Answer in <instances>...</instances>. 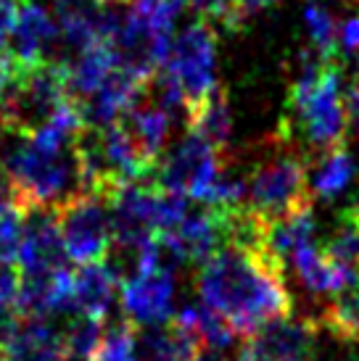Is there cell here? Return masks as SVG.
<instances>
[{
	"label": "cell",
	"mask_w": 359,
	"mask_h": 361,
	"mask_svg": "<svg viewBox=\"0 0 359 361\" xmlns=\"http://www.w3.org/2000/svg\"><path fill=\"white\" fill-rule=\"evenodd\" d=\"M199 295L201 303L228 319L243 341L293 311L286 264L269 256L264 245L228 243L201 267Z\"/></svg>",
	"instance_id": "1"
},
{
	"label": "cell",
	"mask_w": 359,
	"mask_h": 361,
	"mask_svg": "<svg viewBox=\"0 0 359 361\" xmlns=\"http://www.w3.org/2000/svg\"><path fill=\"white\" fill-rule=\"evenodd\" d=\"M0 174H3V182L8 185L13 201L24 211H59L61 206H66L77 195L90 190L82 174L77 145L48 148L16 132L3 148Z\"/></svg>",
	"instance_id": "2"
},
{
	"label": "cell",
	"mask_w": 359,
	"mask_h": 361,
	"mask_svg": "<svg viewBox=\"0 0 359 361\" xmlns=\"http://www.w3.org/2000/svg\"><path fill=\"white\" fill-rule=\"evenodd\" d=\"M246 185L249 190L243 209L261 224H275L314 206L310 192V159L280 135H272L264 142L261 156L246 174Z\"/></svg>",
	"instance_id": "3"
},
{
	"label": "cell",
	"mask_w": 359,
	"mask_h": 361,
	"mask_svg": "<svg viewBox=\"0 0 359 361\" xmlns=\"http://www.w3.org/2000/svg\"><path fill=\"white\" fill-rule=\"evenodd\" d=\"M3 130L16 135H32L69 103L64 66L59 63H40L32 69H21L13 80L3 87Z\"/></svg>",
	"instance_id": "4"
},
{
	"label": "cell",
	"mask_w": 359,
	"mask_h": 361,
	"mask_svg": "<svg viewBox=\"0 0 359 361\" xmlns=\"http://www.w3.org/2000/svg\"><path fill=\"white\" fill-rule=\"evenodd\" d=\"M230 156L220 153L214 145L199 137L196 132H188L180 137L177 145H172L153 166V185L164 192L180 195V198H196L201 201L206 190L217 182Z\"/></svg>",
	"instance_id": "5"
},
{
	"label": "cell",
	"mask_w": 359,
	"mask_h": 361,
	"mask_svg": "<svg viewBox=\"0 0 359 361\" xmlns=\"http://www.w3.org/2000/svg\"><path fill=\"white\" fill-rule=\"evenodd\" d=\"M164 69L180 82L190 109L217 90V35L209 21L196 19L172 37L170 59Z\"/></svg>",
	"instance_id": "6"
},
{
	"label": "cell",
	"mask_w": 359,
	"mask_h": 361,
	"mask_svg": "<svg viewBox=\"0 0 359 361\" xmlns=\"http://www.w3.org/2000/svg\"><path fill=\"white\" fill-rule=\"evenodd\" d=\"M59 230L69 261L80 267L103 261L114 245L106 192L88 190L59 209Z\"/></svg>",
	"instance_id": "7"
},
{
	"label": "cell",
	"mask_w": 359,
	"mask_h": 361,
	"mask_svg": "<svg viewBox=\"0 0 359 361\" xmlns=\"http://www.w3.org/2000/svg\"><path fill=\"white\" fill-rule=\"evenodd\" d=\"M16 264L21 277H56L61 271H69V256L59 230V211H24V238Z\"/></svg>",
	"instance_id": "8"
},
{
	"label": "cell",
	"mask_w": 359,
	"mask_h": 361,
	"mask_svg": "<svg viewBox=\"0 0 359 361\" xmlns=\"http://www.w3.org/2000/svg\"><path fill=\"white\" fill-rule=\"evenodd\" d=\"M61 45V32L56 24V16H50V11L35 0H21L19 16L13 24L8 40V59L19 69H32L40 63H59L56 51Z\"/></svg>",
	"instance_id": "9"
},
{
	"label": "cell",
	"mask_w": 359,
	"mask_h": 361,
	"mask_svg": "<svg viewBox=\"0 0 359 361\" xmlns=\"http://www.w3.org/2000/svg\"><path fill=\"white\" fill-rule=\"evenodd\" d=\"M122 317L135 330L164 327L175 319V274L148 271L122 282Z\"/></svg>",
	"instance_id": "10"
},
{
	"label": "cell",
	"mask_w": 359,
	"mask_h": 361,
	"mask_svg": "<svg viewBox=\"0 0 359 361\" xmlns=\"http://www.w3.org/2000/svg\"><path fill=\"white\" fill-rule=\"evenodd\" d=\"M170 245L180 264H206L211 256L228 245V214L214 209H199L188 214L175 232L161 235Z\"/></svg>",
	"instance_id": "11"
},
{
	"label": "cell",
	"mask_w": 359,
	"mask_h": 361,
	"mask_svg": "<svg viewBox=\"0 0 359 361\" xmlns=\"http://www.w3.org/2000/svg\"><path fill=\"white\" fill-rule=\"evenodd\" d=\"M317 327L304 317H286L264 324L243 341V351L254 361H304L317 343Z\"/></svg>",
	"instance_id": "12"
},
{
	"label": "cell",
	"mask_w": 359,
	"mask_h": 361,
	"mask_svg": "<svg viewBox=\"0 0 359 361\" xmlns=\"http://www.w3.org/2000/svg\"><path fill=\"white\" fill-rule=\"evenodd\" d=\"M146 85L148 82L138 80L135 74L117 66L98 90L82 103H77L85 130H106V127L119 124L146 98Z\"/></svg>",
	"instance_id": "13"
},
{
	"label": "cell",
	"mask_w": 359,
	"mask_h": 361,
	"mask_svg": "<svg viewBox=\"0 0 359 361\" xmlns=\"http://www.w3.org/2000/svg\"><path fill=\"white\" fill-rule=\"evenodd\" d=\"M74 277V303L82 317L106 319L114 309V301L122 290V277L111 264L95 261L77 269Z\"/></svg>",
	"instance_id": "14"
},
{
	"label": "cell",
	"mask_w": 359,
	"mask_h": 361,
	"mask_svg": "<svg viewBox=\"0 0 359 361\" xmlns=\"http://www.w3.org/2000/svg\"><path fill=\"white\" fill-rule=\"evenodd\" d=\"M8 361H64V330L53 319H24L6 345Z\"/></svg>",
	"instance_id": "15"
},
{
	"label": "cell",
	"mask_w": 359,
	"mask_h": 361,
	"mask_svg": "<svg viewBox=\"0 0 359 361\" xmlns=\"http://www.w3.org/2000/svg\"><path fill=\"white\" fill-rule=\"evenodd\" d=\"M114 69H117V59L109 45H103V42L74 53L64 63V82H66L69 101L82 103L85 98H90Z\"/></svg>",
	"instance_id": "16"
},
{
	"label": "cell",
	"mask_w": 359,
	"mask_h": 361,
	"mask_svg": "<svg viewBox=\"0 0 359 361\" xmlns=\"http://www.w3.org/2000/svg\"><path fill=\"white\" fill-rule=\"evenodd\" d=\"M354 180H357V161L346 145L330 153H322L317 159H310L312 198L336 201L354 185Z\"/></svg>",
	"instance_id": "17"
},
{
	"label": "cell",
	"mask_w": 359,
	"mask_h": 361,
	"mask_svg": "<svg viewBox=\"0 0 359 361\" xmlns=\"http://www.w3.org/2000/svg\"><path fill=\"white\" fill-rule=\"evenodd\" d=\"M201 345L196 338L185 332L180 324H164L138 330L135 335V353L138 361H196Z\"/></svg>",
	"instance_id": "18"
},
{
	"label": "cell",
	"mask_w": 359,
	"mask_h": 361,
	"mask_svg": "<svg viewBox=\"0 0 359 361\" xmlns=\"http://www.w3.org/2000/svg\"><path fill=\"white\" fill-rule=\"evenodd\" d=\"M175 324H180L185 332H190L201 348L211 351H228L238 341V332L230 327L228 319H222L217 311H211L206 303H185L175 314Z\"/></svg>",
	"instance_id": "19"
},
{
	"label": "cell",
	"mask_w": 359,
	"mask_h": 361,
	"mask_svg": "<svg viewBox=\"0 0 359 361\" xmlns=\"http://www.w3.org/2000/svg\"><path fill=\"white\" fill-rule=\"evenodd\" d=\"M188 130L196 132L199 137H204L209 145H214L217 151L228 156L230 135H233V114H230L228 95L222 87H217L209 98H204L196 109H190Z\"/></svg>",
	"instance_id": "20"
},
{
	"label": "cell",
	"mask_w": 359,
	"mask_h": 361,
	"mask_svg": "<svg viewBox=\"0 0 359 361\" xmlns=\"http://www.w3.org/2000/svg\"><path fill=\"white\" fill-rule=\"evenodd\" d=\"M124 127L130 130V135L135 137V142L140 145V151L146 153L153 164L161 159V151L170 140L172 132V116L164 114L161 109H156L153 103H143L124 116Z\"/></svg>",
	"instance_id": "21"
},
{
	"label": "cell",
	"mask_w": 359,
	"mask_h": 361,
	"mask_svg": "<svg viewBox=\"0 0 359 361\" xmlns=\"http://www.w3.org/2000/svg\"><path fill=\"white\" fill-rule=\"evenodd\" d=\"M106 324L93 317H74L64 330V361H95Z\"/></svg>",
	"instance_id": "22"
},
{
	"label": "cell",
	"mask_w": 359,
	"mask_h": 361,
	"mask_svg": "<svg viewBox=\"0 0 359 361\" xmlns=\"http://www.w3.org/2000/svg\"><path fill=\"white\" fill-rule=\"evenodd\" d=\"M304 24L310 32L312 51L325 61H341L339 56V24L319 0H310L304 6Z\"/></svg>",
	"instance_id": "23"
},
{
	"label": "cell",
	"mask_w": 359,
	"mask_h": 361,
	"mask_svg": "<svg viewBox=\"0 0 359 361\" xmlns=\"http://www.w3.org/2000/svg\"><path fill=\"white\" fill-rule=\"evenodd\" d=\"M24 238V209L13 201L8 185L0 188V264L11 267L19 259Z\"/></svg>",
	"instance_id": "24"
},
{
	"label": "cell",
	"mask_w": 359,
	"mask_h": 361,
	"mask_svg": "<svg viewBox=\"0 0 359 361\" xmlns=\"http://www.w3.org/2000/svg\"><path fill=\"white\" fill-rule=\"evenodd\" d=\"M21 290V274L13 267L0 264V309H16Z\"/></svg>",
	"instance_id": "25"
},
{
	"label": "cell",
	"mask_w": 359,
	"mask_h": 361,
	"mask_svg": "<svg viewBox=\"0 0 359 361\" xmlns=\"http://www.w3.org/2000/svg\"><path fill=\"white\" fill-rule=\"evenodd\" d=\"M339 56H359V13L339 24Z\"/></svg>",
	"instance_id": "26"
},
{
	"label": "cell",
	"mask_w": 359,
	"mask_h": 361,
	"mask_svg": "<svg viewBox=\"0 0 359 361\" xmlns=\"http://www.w3.org/2000/svg\"><path fill=\"white\" fill-rule=\"evenodd\" d=\"M19 322H21V317L16 314V309H0V353L6 351V345H8L11 338H13Z\"/></svg>",
	"instance_id": "27"
},
{
	"label": "cell",
	"mask_w": 359,
	"mask_h": 361,
	"mask_svg": "<svg viewBox=\"0 0 359 361\" xmlns=\"http://www.w3.org/2000/svg\"><path fill=\"white\" fill-rule=\"evenodd\" d=\"M346 109L351 119H359V56L354 59V71H351L349 87H346Z\"/></svg>",
	"instance_id": "28"
},
{
	"label": "cell",
	"mask_w": 359,
	"mask_h": 361,
	"mask_svg": "<svg viewBox=\"0 0 359 361\" xmlns=\"http://www.w3.org/2000/svg\"><path fill=\"white\" fill-rule=\"evenodd\" d=\"M269 3H275V0H240V11H243V16L249 19L254 11H261L264 6H269Z\"/></svg>",
	"instance_id": "29"
},
{
	"label": "cell",
	"mask_w": 359,
	"mask_h": 361,
	"mask_svg": "<svg viewBox=\"0 0 359 361\" xmlns=\"http://www.w3.org/2000/svg\"><path fill=\"white\" fill-rule=\"evenodd\" d=\"M196 361H233L230 356H225V351H211V348H201ZM238 361V359H235Z\"/></svg>",
	"instance_id": "30"
},
{
	"label": "cell",
	"mask_w": 359,
	"mask_h": 361,
	"mask_svg": "<svg viewBox=\"0 0 359 361\" xmlns=\"http://www.w3.org/2000/svg\"><path fill=\"white\" fill-rule=\"evenodd\" d=\"M0 130H3V98H0Z\"/></svg>",
	"instance_id": "31"
},
{
	"label": "cell",
	"mask_w": 359,
	"mask_h": 361,
	"mask_svg": "<svg viewBox=\"0 0 359 361\" xmlns=\"http://www.w3.org/2000/svg\"><path fill=\"white\" fill-rule=\"evenodd\" d=\"M0 361H8V359H6V356H3V353H0Z\"/></svg>",
	"instance_id": "32"
},
{
	"label": "cell",
	"mask_w": 359,
	"mask_h": 361,
	"mask_svg": "<svg viewBox=\"0 0 359 361\" xmlns=\"http://www.w3.org/2000/svg\"><path fill=\"white\" fill-rule=\"evenodd\" d=\"M354 3H357V6H359V0H354Z\"/></svg>",
	"instance_id": "33"
}]
</instances>
